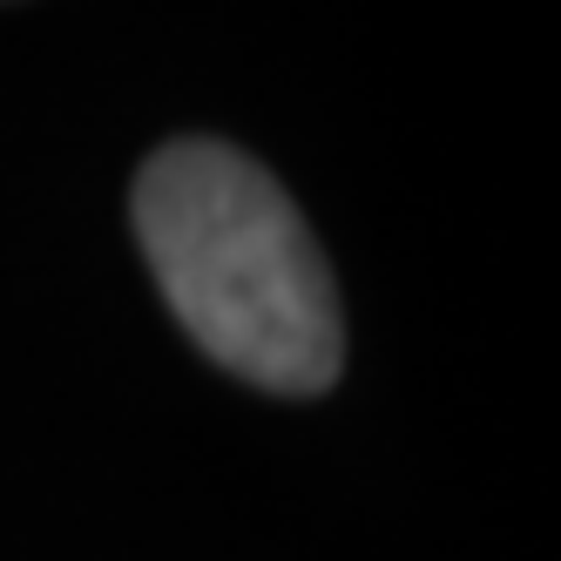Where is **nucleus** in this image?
I'll use <instances>...</instances> for the list:
<instances>
[{
	"label": "nucleus",
	"instance_id": "nucleus-1",
	"mask_svg": "<svg viewBox=\"0 0 561 561\" xmlns=\"http://www.w3.org/2000/svg\"><path fill=\"white\" fill-rule=\"evenodd\" d=\"M136 237L183 332L224 373L311 399L345 366V318L311 224L244 149L183 136L136 176Z\"/></svg>",
	"mask_w": 561,
	"mask_h": 561
}]
</instances>
